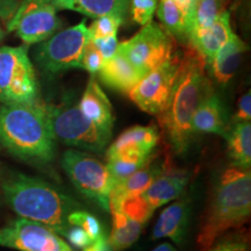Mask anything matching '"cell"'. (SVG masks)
Wrapping results in <instances>:
<instances>
[{
	"instance_id": "e0dca14e",
	"label": "cell",
	"mask_w": 251,
	"mask_h": 251,
	"mask_svg": "<svg viewBox=\"0 0 251 251\" xmlns=\"http://www.w3.org/2000/svg\"><path fill=\"white\" fill-rule=\"evenodd\" d=\"M77 107L94 125L112 133L115 120L113 107L94 75H91Z\"/></svg>"
},
{
	"instance_id": "9c48e42d",
	"label": "cell",
	"mask_w": 251,
	"mask_h": 251,
	"mask_svg": "<svg viewBox=\"0 0 251 251\" xmlns=\"http://www.w3.org/2000/svg\"><path fill=\"white\" fill-rule=\"evenodd\" d=\"M89 41V28L83 20L43 41L36 50L35 58L40 67L49 74L80 68L81 57Z\"/></svg>"
},
{
	"instance_id": "52a82bcc",
	"label": "cell",
	"mask_w": 251,
	"mask_h": 251,
	"mask_svg": "<svg viewBox=\"0 0 251 251\" xmlns=\"http://www.w3.org/2000/svg\"><path fill=\"white\" fill-rule=\"evenodd\" d=\"M62 168L83 196L109 211V196L114 184L105 164L89 153L70 149L63 153Z\"/></svg>"
},
{
	"instance_id": "4316f807",
	"label": "cell",
	"mask_w": 251,
	"mask_h": 251,
	"mask_svg": "<svg viewBox=\"0 0 251 251\" xmlns=\"http://www.w3.org/2000/svg\"><path fill=\"white\" fill-rule=\"evenodd\" d=\"M152 155V153H151ZM150 155V156H151ZM149 156V157H150ZM147 159H135V158H125V157H114V158H107L106 168L111 175L113 184L117 185L125 179H127L134 172L140 170L142 166L148 162ZM113 185V186H114Z\"/></svg>"
},
{
	"instance_id": "603a6c76",
	"label": "cell",
	"mask_w": 251,
	"mask_h": 251,
	"mask_svg": "<svg viewBox=\"0 0 251 251\" xmlns=\"http://www.w3.org/2000/svg\"><path fill=\"white\" fill-rule=\"evenodd\" d=\"M228 155L233 166L250 170L251 165V125L249 122H234L231 129L226 131Z\"/></svg>"
},
{
	"instance_id": "d6986e66",
	"label": "cell",
	"mask_w": 251,
	"mask_h": 251,
	"mask_svg": "<svg viewBox=\"0 0 251 251\" xmlns=\"http://www.w3.org/2000/svg\"><path fill=\"white\" fill-rule=\"evenodd\" d=\"M98 74L105 85L127 94L144 77L139 69L118 51L112 58L103 62Z\"/></svg>"
},
{
	"instance_id": "8d00e7d4",
	"label": "cell",
	"mask_w": 251,
	"mask_h": 251,
	"mask_svg": "<svg viewBox=\"0 0 251 251\" xmlns=\"http://www.w3.org/2000/svg\"><path fill=\"white\" fill-rule=\"evenodd\" d=\"M83 251H113V249L108 242L107 235L102 234L101 236L94 240L92 243L84 248Z\"/></svg>"
},
{
	"instance_id": "d4e9b609",
	"label": "cell",
	"mask_w": 251,
	"mask_h": 251,
	"mask_svg": "<svg viewBox=\"0 0 251 251\" xmlns=\"http://www.w3.org/2000/svg\"><path fill=\"white\" fill-rule=\"evenodd\" d=\"M156 9L157 17L162 23L163 28L171 36L183 41L187 40L184 15L174 0H158Z\"/></svg>"
},
{
	"instance_id": "5b68a950",
	"label": "cell",
	"mask_w": 251,
	"mask_h": 251,
	"mask_svg": "<svg viewBox=\"0 0 251 251\" xmlns=\"http://www.w3.org/2000/svg\"><path fill=\"white\" fill-rule=\"evenodd\" d=\"M56 140L67 146L101 152L108 146L112 133L90 121L77 106L46 105Z\"/></svg>"
},
{
	"instance_id": "cb8c5ba5",
	"label": "cell",
	"mask_w": 251,
	"mask_h": 251,
	"mask_svg": "<svg viewBox=\"0 0 251 251\" xmlns=\"http://www.w3.org/2000/svg\"><path fill=\"white\" fill-rule=\"evenodd\" d=\"M112 213L113 226L108 242L113 251H122L128 249L139 240L143 226L122 211H114Z\"/></svg>"
},
{
	"instance_id": "3957f363",
	"label": "cell",
	"mask_w": 251,
	"mask_h": 251,
	"mask_svg": "<svg viewBox=\"0 0 251 251\" xmlns=\"http://www.w3.org/2000/svg\"><path fill=\"white\" fill-rule=\"evenodd\" d=\"M6 202L20 216L40 224L65 236L69 215L81 208L67 194L40 178L25 174H12L1 184Z\"/></svg>"
},
{
	"instance_id": "9a60e30c",
	"label": "cell",
	"mask_w": 251,
	"mask_h": 251,
	"mask_svg": "<svg viewBox=\"0 0 251 251\" xmlns=\"http://www.w3.org/2000/svg\"><path fill=\"white\" fill-rule=\"evenodd\" d=\"M191 205L187 198L176 199L171 202L157 219L153 226L151 238H170L178 246H183L186 241L188 227H190Z\"/></svg>"
},
{
	"instance_id": "e575fe53",
	"label": "cell",
	"mask_w": 251,
	"mask_h": 251,
	"mask_svg": "<svg viewBox=\"0 0 251 251\" xmlns=\"http://www.w3.org/2000/svg\"><path fill=\"white\" fill-rule=\"evenodd\" d=\"M64 237L67 238L72 246L81 248V249H84V248L93 242L84 229L76 227V226H70V228L68 229L67 234H65Z\"/></svg>"
},
{
	"instance_id": "4dcf8cb0",
	"label": "cell",
	"mask_w": 251,
	"mask_h": 251,
	"mask_svg": "<svg viewBox=\"0 0 251 251\" xmlns=\"http://www.w3.org/2000/svg\"><path fill=\"white\" fill-rule=\"evenodd\" d=\"M203 251H249V244L243 236L231 235L215 241L211 247Z\"/></svg>"
},
{
	"instance_id": "30bf717a",
	"label": "cell",
	"mask_w": 251,
	"mask_h": 251,
	"mask_svg": "<svg viewBox=\"0 0 251 251\" xmlns=\"http://www.w3.org/2000/svg\"><path fill=\"white\" fill-rule=\"evenodd\" d=\"M0 247L19 251H72L54 230L26 218H17L0 228Z\"/></svg>"
},
{
	"instance_id": "4fadbf2b",
	"label": "cell",
	"mask_w": 251,
	"mask_h": 251,
	"mask_svg": "<svg viewBox=\"0 0 251 251\" xmlns=\"http://www.w3.org/2000/svg\"><path fill=\"white\" fill-rule=\"evenodd\" d=\"M190 177L188 172L169 168L166 164L162 174L157 176L148 188L137 198L147 212L152 215L158 207L180 198L187 186Z\"/></svg>"
},
{
	"instance_id": "ba28073f",
	"label": "cell",
	"mask_w": 251,
	"mask_h": 251,
	"mask_svg": "<svg viewBox=\"0 0 251 251\" xmlns=\"http://www.w3.org/2000/svg\"><path fill=\"white\" fill-rule=\"evenodd\" d=\"M174 37L151 20L129 40L119 43L118 52L146 76L153 69L174 58Z\"/></svg>"
},
{
	"instance_id": "f546056e",
	"label": "cell",
	"mask_w": 251,
	"mask_h": 251,
	"mask_svg": "<svg viewBox=\"0 0 251 251\" xmlns=\"http://www.w3.org/2000/svg\"><path fill=\"white\" fill-rule=\"evenodd\" d=\"M129 11L135 23L144 26L152 20L158 0H129Z\"/></svg>"
},
{
	"instance_id": "74e56055",
	"label": "cell",
	"mask_w": 251,
	"mask_h": 251,
	"mask_svg": "<svg viewBox=\"0 0 251 251\" xmlns=\"http://www.w3.org/2000/svg\"><path fill=\"white\" fill-rule=\"evenodd\" d=\"M151 251H177V249L170 243H161L156 248H153Z\"/></svg>"
},
{
	"instance_id": "ac0fdd59",
	"label": "cell",
	"mask_w": 251,
	"mask_h": 251,
	"mask_svg": "<svg viewBox=\"0 0 251 251\" xmlns=\"http://www.w3.org/2000/svg\"><path fill=\"white\" fill-rule=\"evenodd\" d=\"M58 9H68L89 18L114 15L125 20L129 13V0H35Z\"/></svg>"
},
{
	"instance_id": "f1b7e54d",
	"label": "cell",
	"mask_w": 251,
	"mask_h": 251,
	"mask_svg": "<svg viewBox=\"0 0 251 251\" xmlns=\"http://www.w3.org/2000/svg\"><path fill=\"white\" fill-rule=\"evenodd\" d=\"M124 20L114 15H103L97 18L89 28L90 39H101V37H109L112 35H118L119 27Z\"/></svg>"
},
{
	"instance_id": "836d02e7",
	"label": "cell",
	"mask_w": 251,
	"mask_h": 251,
	"mask_svg": "<svg viewBox=\"0 0 251 251\" xmlns=\"http://www.w3.org/2000/svg\"><path fill=\"white\" fill-rule=\"evenodd\" d=\"M175 4L179 7L185 19V26H186L187 40H190L191 33H192L194 15H196L197 2L198 0H174Z\"/></svg>"
},
{
	"instance_id": "7a4b0ae2",
	"label": "cell",
	"mask_w": 251,
	"mask_h": 251,
	"mask_svg": "<svg viewBox=\"0 0 251 251\" xmlns=\"http://www.w3.org/2000/svg\"><path fill=\"white\" fill-rule=\"evenodd\" d=\"M56 137L46 103H1L0 144L12 155L34 164H48L56 156Z\"/></svg>"
},
{
	"instance_id": "6da1fadb",
	"label": "cell",
	"mask_w": 251,
	"mask_h": 251,
	"mask_svg": "<svg viewBox=\"0 0 251 251\" xmlns=\"http://www.w3.org/2000/svg\"><path fill=\"white\" fill-rule=\"evenodd\" d=\"M205 65L201 55L193 46L185 50L171 94L158 117L166 139L178 155L188 150L193 137L191 124L194 113L213 91L206 77Z\"/></svg>"
},
{
	"instance_id": "484cf974",
	"label": "cell",
	"mask_w": 251,
	"mask_h": 251,
	"mask_svg": "<svg viewBox=\"0 0 251 251\" xmlns=\"http://www.w3.org/2000/svg\"><path fill=\"white\" fill-rule=\"evenodd\" d=\"M221 13V0H198L196 15L190 42L212 26L218 15Z\"/></svg>"
},
{
	"instance_id": "2e32d148",
	"label": "cell",
	"mask_w": 251,
	"mask_h": 251,
	"mask_svg": "<svg viewBox=\"0 0 251 251\" xmlns=\"http://www.w3.org/2000/svg\"><path fill=\"white\" fill-rule=\"evenodd\" d=\"M165 166L166 163L159 162L151 155L140 170L134 172L121 183L114 185L109 196V212L119 209L127 200L141 196L157 176L162 174Z\"/></svg>"
},
{
	"instance_id": "7c38bea8",
	"label": "cell",
	"mask_w": 251,
	"mask_h": 251,
	"mask_svg": "<svg viewBox=\"0 0 251 251\" xmlns=\"http://www.w3.org/2000/svg\"><path fill=\"white\" fill-rule=\"evenodd\" d=\"M179 61L174 57L163 63L148 72L128 93L143 112L157 118L162 114L177 78Z\"/></svg>"
},
{
	"instance_id": "277c9868",
	"label": "cell",
	"mask_w": 251,
	"mask_h": 251,
	"mask_svg": "<svg viewBox=\"0 0 251 251\" xmlns=\"http://www.w3.org/2000/svg\"><path fill=\"white\" fill-rule=\"evenodd\" d=\"M251 213L250 170L231 166L219 176L198 234V244L206 249L229 229L240 227Z\"/></svg>"
},
{
	"instance_id": "5bb4252c",
	"label": "cell",
	"mask_w": 251,
	"mask_h": 251,
	"mask_svg": "<svg viewBox=\"0 0 251 251\" xmlns=\"http://www.w3.org/2000/svg\"><path fill=\"white\" fill-rule=\"evenodd\" d=\"M159 140L156 126H134L125 130L108 147L107 158L125 157V158L147 159L151 155Z\"/></svg>"
},
{
	"instance_id": "83f0119b",
	"label": "cell",
	"mask_w": 251,
	"mask_h": 251,
	"mask_svg": "<svg viewBox=\"0 0 251 251\" xmlns=\"http://www.w3.org/2000/svg\"><path fill=\"white\" fill-rule=\"evenodd\" d=\"M69 225L76 226L86 231L87 235L91 237V240L94 241L97 238L101 236L103 233L102 226L100 221L96 216L91 214V213L84 211V209H76L69 215Z\"/></svg>"
},
{
	"instance_id": "1f68e13d",
	"label": "cell",
	"mask_w": 251,
	"mask_h": 251,
	"mask_svg": "<svg viewBox=\"0 0 251 251\" xmlns=\"http://www.w3.org/2000/svg\"><path fill=\"white\" fill-rule=\"evenodd\" d=\"M103 62L105 61H103L102 56L93 46V43L89 41V43L85 47V50H84L83 57H81L80 68L85 69L91 75H96L101 69Z\"/></svg>"
},
{
	"instance_id": "8992f818",
	"label": "cell",
	"mask_w": 251,
	"mask_h": 251,
	"mask_svg": "<svg viewBox=\"0 0 251 251\" xmlns=\"http://www.w3.org/2000/svg\"><path fill=\"white\" fill-rule=\"evenodd\" d=\"M39 85L26 47L0 48V102L33 103Z\"/></svg>"
},
{
	"instance_id": "44dd1931",
	"label": "cell",
	"mask_w": 251,
	"mask_h": 251,
	"mask_svg": "<svg viewBox=\"0 0 251 251\" xmlns=\"http://www.w3.org/2000/svg\"><path fill=\"white\" fill-rule=\"evenodd\" d=\"M191 129L194 134L224 135L227 131L226 112L221 100L214 91L207 94L192 118Z\"/></svg>"
},
{
	"instance_id": "d6a6232c",
	"label": "cell",
	"mask_w": 251,
	"mask_h": 251,
	"mask_svg": "<svg viewBox=\"0 0 251 251\" xmlns=\"http://www.w3.org/2000/svg\"><path fill=\"white\" fill-rule=\"evenodd\" d=\"M90 41L100 52V55L102 56L103 61H107L117 54L119 47L118 35L101 37V39H90Z\"/></svg>"
},
{
	"instance_id": "ffe728a7",
	"label": "cell",
	"mask_w": 251,
	"mask_h": 251,
	"mask_svg": "<svg viewBox=\"0 0 251 251\" xmlns=\"http://www.w3.org/2000/svg\"><path fill=\"white\" fill-rule=\"evenodd\" d=\"M231 34L230 14L228 11H221L212 26L194 37L190 43L201 55L205 64L209 68L216 52L224 47Z\"/></svg>"
},
{
	"instance_id": "8fae6325",
	"label": "cell",
	"mask_w": 251,
	"mask_h": 251,
	"mask_svg": "<svg viewBox=\"0 0 251 251\" xmlns=\"http://www.w3.org/2000/svg\"><path fill=\"white\" fill-rule=\"evenodd\" d=\"M57 9L35 0H24L7 25L26 45L48 40L61 28Z\"/></svg>"
},
{
	"instance_id": "7402d4cb",
	"label": "cell",
	"mask_w": 251,
	"mask_h": 251,
	"mask_svg": "<svg viewBox=\"0 0 251 251\" xmlns=\"http://www.w3.org/2000/svg\"><path fill=\"white\" fill-rule=\"evenodd\" d=\"M246 50V43L233 33L224 47L216 52L209 69L220 84H227L234 77Z\"/></svg>"
},
{
	"instance_id": "d590c367",
	"label": "cell",
	"mask_w": 251,
	"mask_h": 251,
	"mask_svg": "<svg viewBox=\"0 0 251 251\" xmlns=\"http://www.w3.org/2000/svg\"><path fill=\"white\" fill-rule=\"evenodd\" d=\"M251 120V93L248 92L238 100L235 122H249Z\"/></svg>"
}]
</instances>
